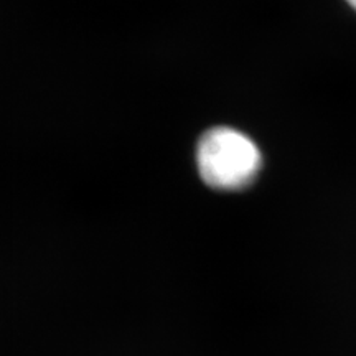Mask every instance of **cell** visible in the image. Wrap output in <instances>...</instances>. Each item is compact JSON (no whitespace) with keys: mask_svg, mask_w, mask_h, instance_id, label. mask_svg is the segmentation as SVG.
<instances>
[{"mask_svg":"<svg viewBox=\"0 0 356 356\" xmlns=\"http://www.w3.org/2000/svg\"><path fill=\"white\" fill-rule=\"evenodd\" d=\"M197 165L208 186L238 191L256 180L262 155L246 134L231 127H215L204 132L198 142Z\"/></svg>","mask_w":356,"mask_h":356,"instance_id":"obj_1","label":"cell"},{"mask_svg":"<svg viewBox=\"0 0 356 356\" xmlns=\"http://www.w3.org/2000/svg\"><path fill=\"white\" fill-rule=\"evenodd\" d=\"M346 2H348V3H350V6H351V7H353V8H355V10H356V0H346Z\"/></svg>","mask_w":356,"mask_h":356,"instance_id":"obj_2","label":"cell"}]
</instances>
